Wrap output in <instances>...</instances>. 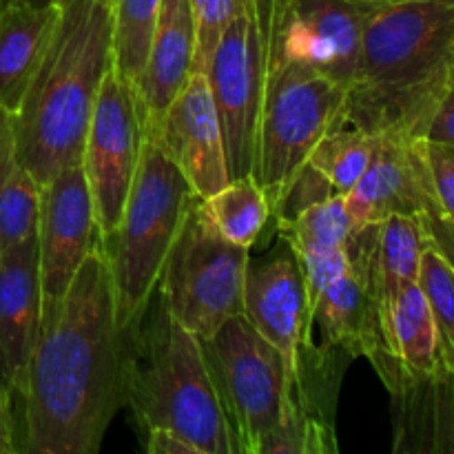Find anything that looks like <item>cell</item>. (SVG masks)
Segmentation results:
<instances>
[{
	"label": "cell",
	"instance_id": "6da1fadb",
	"mask_svg": "<svg viewBox=\"0 0 454 454\" xmlns=\"http://www.w3.org/2000/svg\"><path fill=\"white\" fill-rule=\"evenodd\" d=\"M20 399V448L31 454H96L115 412L127 403L124 331L100 244L65 297L43 306Z\"/></svg>",
	"mask_w": 454,
	"mask_h": 454
},
{
	"label": "cell",
	"instance_id": "7a4b0ae2",
	"mask_svg": "<svg viewBox=\"0 0 454 454\" xmlns=\"http://www.w3.org/2000/svg\"><path fill=\"white\" fill-rule=\"evenodd\" d=\"M452 80L454 0L372 3L341 124L424 136Z\"/></svg>",
	"mask_w": 454,
	"mask_h": 454
},
{
	"label": "cell",
	"instance_id": "3957f363",
	"mask_svg": "<svg viewBox=\"0 0 454 454\" xmlns=\"http://www.w3.org/2000/svg\"><path fill=\"white\" fill-rule=\"evenodd\" d=\"M114 12L102 0H58L47 53L12 114L16 151L40 186L82 160L102 80L114 67Z\"/></svg>",
	"mask_w": 454,
	"mask_h": 454
},
{
	"label": "cell",
	"instance_id": "277c9868",
	"mask_svg": "<svg viewBox=\"0 0 454 454\" xmlns=\"http://www.w3.org/2000/svg\"><path fill=\"white\" fill-rule=\"evenodd\" d=\"M124 381L145 433L167 428L198 454H233L200 337L176 322L160 297L124 331Z\"/></svg>",
	"mask_w": 454,
	"mask_h": 454
},
{
	"label": "cell",
	"instance_id": "5b68a950",
	"mask_svg": "<svg viewBox=\"0 0 454 454\" xmlns=\"http://www.w3.org/2000/svg\"><path fill=\"white\" fill-rule=\"evenodd\" d=\"M193 198L180 168L146 131L122 217L111 233L100 238L122 331L131 328L149 306Z\"/></svg>",
	"mask_w": 454,
	"mask_h": 454
},
{
	"label": "cell",
	"instance_id": "8992f818",
	"mask_svg": "<svg viewBox=\"0 0 454 454\" xmlns=\"http://www.w3.org/2000/svg\"><path fill=\"white\" fill-rule=\"evenodd\" d=\"M346 89L326 75L284 60L264 40V89L253 177L270 211L328 131L341 124Z\"/></svg>",
	"mask_w": 454,
	"mask_h": 454
},
{
	"label": "cell",
	"instance_id": "52a82bcc",
	"mask_svg": "<svg viewBox=\"0 0 454 454\" xmlns=\"http://www.w3.org/2000/svg\"><path fill=\"white\" fill-rule=\"evenodd\" d=\"M247 269L248 248L222 238L195 195L164 260L158 297L176 322L204 340L244 313Z\"/></svg>",
	"mask_w": 454,
	"mask_h": 454
},
{
	"label": "cell",
	"instance_id": "ba28073f",
	"mask_svg": "<svg viewBox=\"0 0 454 454\" xmlns=\"http://www.w3.org/2000/svg\"><path fill=\"white\" fill-rule=\"evenodd\" d=\"M215 386L233 454H257L262 439L282 419L291 381L279 350L242 315L200 340Z\"/></svg>",
	"mask_w": 454,
	"mask_h": 454
},
{
	"label": "cell",
	"instance_id": "9c48e42d",
	"mask_svg": "<svg viewBox=\"0 0 454 454\" xmlns=\"http://www.w3.org/2000/svg\"><path fill=\"white\" fill-rule=\"evenodd\" d=\"M204 75L220 118L231 180L253 176L264 89V27L257 0L222 31Z\"/></svg>",
	"mask_w": 454,
	"mask_h": 454
},
{
	"label": "cell",
	"instance_id": "30bf717a",
	"mask_svg": "<svg viewBox=\"0 0 454 454\" xmlns=\"http://www.w3.org/2000/svg\"><path fill=\"white\" fill-rule=\"evenodd\" d=\"M264 40L288 62L350 87L362 53L368 0H257Z\"/></svg>",
	"mask_w": 454,
	"mask_h": 454
},
{
	"label": "cell",
	"instance_id": "8fae6325",
	"mask_svg": "<svg viewBox=\"0 0 454 454\" xmlns=\"http://www.w3.org/2000/svg\"><path fill=\"white\" fill-rule=\"evenodd\" d=\"M146 122L136 84L120 78L111 67L102 80L82 149L84 177L100 235L111 233L122 217L140 164Z\"/></svg>",
	"mask_w": 454,
	"mask_h": 454
},
{
	"label": "cell",
	"instance_id": "7c38bea8",
	"mask_svg": "<svg viewBox=\"0 0 454 454\" xmlns=\"http://www.w3.org/2000/svg\"><path fill=\"white\" fill-rule=\"evenodd\" d=\"M244 317L279 350L295 393L301 380V357L313 346V335L304 273L295 251L284 238L264 257L248 260Z\"/></svg>",
	"mask_w": 454,
	"mask_h": 454
},
{
	"label": "cell",
	"instance_id": "4fadbf2b",
	"mask_svg": "<svg viewBox=\"0 0 454 454\" xmlns=\"http://www.w3.org/2000/svg\"><path fill=\"white\" fill-rule=\"evenodd\" d=\"M35 238L43 306H49L65 297L80 266L102 238L82 160L65 167L40 186Z\"/></svg>",
	"mask_w": 454,
	"mask_h": 454
},
{
	"label": "cell",
	"instance_id": "5bb4252c",
	"mask_svg": "<svg viewBox=\"0 0 454 454\" xmlns=\"http://www.w3.org/2000/svg\"><path fill=\"white\" fill-rule=\"evenodd\" d=\"M372 226L353 233L348 248L350 269L333 282L310 306V335H319V357L331 362L335 353L353 357H368L375 366L384 357L380 306L368 279V244Z\"/></svg>",
	"mask_w": 454,
	"mask_h": 454
},
{
	"label": "cell",
	"instance_id": "9a60e30c",
	"mask_svg": "<svg viewBox=\"0 0 454 454\" xmlns=\"http://www.w3.org/2000/svg\"><path fill=\"white\" fill-rule=\"evenodd\" d=\"M146 131L180 168L198 198H211L231 182L220 118L204 74L193 71Z\"/></svg>",
	"mask_w": 454,
	"mask_h": 454
},
{
	"label": "cell",
	"instance_id": "2e32d148",
	"mask_svg": "<svg viewBox=\"0 0 454 454\" xmlns=\"http://www.w3.org/2000/svg\"><path fill=\"white\" fill-rule=\"evenodd\" d=\"M344 198L355 229L380 224L390 215H424L439 208L426 137L411 133L380 136L372 162Z\"/></svg>",
	"mask_w": 454,
	"mask_h": 454
},
{
	"label": "cell",
	"instance_id": "e0dca14e",
	"mask_svg": "<svg viewBox=\"0 0 454 454\" xmlns=\"http://www.w3.org/2000/svg\"><path fill=\"white\" fill-rule=\"evenodd\" d=\"M43 319L38 238L0 251V386L12 397L25 390Z\"/></svg>",
	"mask_w": 454,
	"mask_h": 454
},
{
	"label": "cell",
	"instance_id": "ac0fdd59",
	"mask_svg": "<svg viewBox=\"0 0 454 454\" xmlns=\"http://www.w3.org/2000/svg\"><path fill=\"white\" fill-rule=\"evenodd\" d=\"M384 357L375 371L393 393L406 381L430 375L446 362L442 333L419 284L402 288L380 306Z\"/></svg>",
	"mask_w": 454,
	"mask_h": 454
},
{
	"label": "cell",
	"instance_id": "d6986e66",
	"mask_svg": "<svg viewBox=\"0 0 454 454\" xmlns=\"http://www.w3.org/2000/svg\"><path fill=\"white\" fill-rule=\"evenodd\" d=\"M395 450L454 452V359L393 390Z\"/></svg>",
	"mask_w": 454,
	"mask_h": 454
},
{
	"label": "cell",
	"instance_id": "ffe728a7",
	"mask_svg": "<svg viewBox=\"0 0 454 454\" xmlns=\"http://www.w3.org/2000/svg\"><path fill=\"white\" fill-rule=\"evenodd\" d=\"M195 34L189 0H162L149 58L136 89L146 109V127L155 122L193 74Z\"/></svg>",
	"mask_w": 454,
	"mask_h": 454
},
{
	"label": "cell",
	"instance_id": "44dd1931",
	"mask_svg": "<svg viewBox=\"0 0 454 454\" xmlns=\"http://www.w3.org/2000/svg\"><path fill=\"white\" fill-rule=\"evenodd\" d=\"M58 22V3L31 7L13 0L0 12V109L16 114L47 53Z\"/></svg>",
	"mask_w": 454,
	"mask_h": 454
},
{
	"label": "cell",
	"instance_id": "7402d4cb",
	"mask_svg": "<svg viewBox=\"0 0 454 454\" xmlns=\"http://www.w3.org/2000/svg\"><path fill=\"white\" fill-rule=\"evenodd\" d=\"M428 247L430 239L421 215H390L372 226L366 266L377 306L402 288L417 284L421 257Z\"/></svg>",
	"mask_w": 454,
	"mask_h": 454
},
{
	"label": "cell",
	"instance_id": "603a6c76",
	"mask_svg": "<svg viewBox=\"0 0 454 454\" xmlns=\"http://www.w3.org/2000/svg\"><path fill=\"white\" fill-rule=\"evenodd\" d=\"M40 184L20 162L12 114L0 109V251L35 235Z\"/></svg>",
	"mask_w": 454,
	"mask_h": 454
},
{
	"label": "cell",
	"instance_id": "cb8c5ba5",
	"mask_svg": "<svg viewBox=\"0 0 454 454\" xmlns=\"http://www.w3.org/2000/svg\"><path fill=\"white\" fill-rule=\"evenodd\" d=\"M202 207L217 233L244 248L257 242L273 215L266 193L253 176L231 180L224 189L202 200Z\"/></svg>",
	"mask_w": 454,
	"mask_h": 454
},
{
	"label": "cell",
	"instance_id": "d4e9b609",
	"mask_svg": "<svg viewBox=\"0 0 454 454\" xmlns=\"http://www.w3.org/2000/svg\"><path fill=\"white\" fill-rule=\"evenodd\" d=\"M162 0H115L114 12V69L120 78L137 84L149 58L151 40L158 27Z\"/></svg>",
	"mask_w": 454,
	"mask_h": 454
},
{
	"label": "cell",
	"instance_id": "484cf974",
	"mask_svg": "<svg viewBox=\"0 0 454 454\" xmlns=\"http://www.w3.org/2000/svg\"><path fill=\"white\" fill-rule=\"evenodd\" d=\"M377 142L380 136H371L362 129L341 124L315 145L306 162L317 168L337 193L346 195L366 173L377 151Z\"/></svg>",
	"mask_w": 454,
	"mask_h": 454
},
{
	"label": "cell",
	"instance_id": "4316f807",
	"mask_svg": "<svg viewBox=\"0 0 454 454\" xmlns=\"http://www.w3.org/2000/svg\"><path fill=\"white\" fill-rule=\"evenodd\" d=\"M355 231L344 195H333L306 208L288 224L278 226V235L291 244L297 257L346 247Z\"/></svg>",
	"mask_w": 454,
	"mask_h": 454
},
{
	"label": "cell",
	"instance_id": "83f0119b",
	"mask_svg": "<svg viewBox=\"0 0 454 454\" xmlns=\"http://www.w3.org/2000/svg\"><path fill=\"white\" fill-rule=\"evenodd\" d=\"M417 284L424 291L437 319L443 350L448 357L454 359V269L443 260L437 248L428 247L424 251Z\"/></svg>",
	"mask_w": 454,
	"mask_h": 454
},
{
	"label": "cell",
	"instance_id": "f1b7e54d",
	"mask_svg": "<svg viewBox=\"0 0 454 454\" xmlns=\"http://www.w3.org/2000/svg\"><path fill=\"white\" fill-rule=\"evenodd\" d=\"M251 0H189L191 12L195 20V34H198V47H195L193 71L204 74L207 71L211 53L220 40L222 31L238 13L247 9Z\"/></svg>",
	"mask_w": 454,
	"mask_h": 454
},
{
	"label": "cell",
	"instance_id": "f546056e",
	"mask_svg": "<svg viewBox=\"0 0 454 454\" xmlns=\"http://www.w3.org/2000/svg\"><path fill=\"white\" fill-rule=\"evenodd\" d=\"M333 195L340 193L333 189L331 182H328L317 168L310 167L309 162H304L300 171L295 173V177L291 180V184L286 186V191H284V195L279 198V202L275 204V222H278V226L288 224V222L295 220L300 213H304L306 208L315 207V204L324 202V200L333 198Z\"/></svg>",
	"mask_w": 454,
	"mask_h": 454
},
{
	"label": "cell",
	"instance_id": "4dcf8cb0",
	"mask_svg": "<svg viewBox=\"0 0 454 454\" xmlns=\"http://www.w3.org/2000/svg\"><path fill=\"white\" fill-rule=\"evenodd\" d=\"M304 273L306 293H309V304L313 306L315 300L331 286L333 282L341 278L350 269L348 248H333V251L313 253V255L297 257Z\"/></svg>",
	"mask_w": 454,
	"mask_h": 454
},
{
	"label": "cell",
	"instance_id": "1f68e13d",
	"mask_svg": "<svg viewBox=\"0 0 454 454\" xmlns=\"http://www.w3.org/2000/svg\"><path fill=\"white\" fill-rule=\"evenodd\" d=\"M426 158L439 208L454 217V149L426 140Z\"/></svg>",
	"mask_w": 454,
	"mask_h": 454
},
{
	"label": "cell",
	"instance_id": "d6a6232c",
	"mask_svg": "<svg viewBox=\"0 0 454 454\" xmlns=\"http://www.w3.org/2000/svg\"><path fill=\"white\" fill-rule=\"evenodd\" d=\"M424 137L428 142H434V145L452 146L454 149V80L442 96V100H439L434 114L430 115Z\"/></svg>",
	"mask_w": 454,
	"mask_h": 454
},
{
	"label": "cell",
	"instance_id": "836d02e7",
	"mask_svg": "<svg viewBox=\"0 0 454 454\" xmlns=\"http://www.w3.org/2000/svg\"><path fill=\"white\" fill-rule=\"evenodd\" d=\"M421 220H424L430 247L437 248L443 260L454 269V217L446 215L442 208H433V211L424 213Z\"/></svg>",
	"mask_w": 454,
	"mask_h": 454
},
{
	"label": "cell",
	"instance_id": "e575fe53",
	"mask_svg": "<svg viewBox=\"0 0 454 454\" xmlns=\"http://www.w3.org/2000/svg\"><path fill=\"white\" fill-rule=\"evenodd\" d=\"M13 452H20L16 417H13V397L0 386V454Z\"/></svg>",
	"mask_w": 454,
	"mask_h": 454
},
{
	"label": "cell",
	"instance_id": "d590c367",
	"mask_svg": "<svg viewBox=\"0 0 454 454\" xmlns=\"http://www.w3.org/2000/svg\"><path fill=\"white\" fill-rule=\"evenodd\" d=\"M146 452L149 454H198L193 446L180 434L167 428L146 430Z\"/></svg>",
	"mask_w": 454,
	"mask_h": 454
},
{
	"label": "cell",
	"instance_id": "8d00e7d4",
	"mask_svg": "<svg viewBox=\"0 0 454 454\" xmlns=\"http://www.w3.org/2000/svg\"><path fill=\"white\" fill-rule=\"evenodd\" d=\"M16 3L31 4V7H51V4H56L58 0H16Z\"/></svg>",
	"mask_w": 454,
	"mask_h": 454
},
{
	"label": "cell",
	"instance_id": "74e56055",
	"mask_svg": "<svg viewBox=\"0 0 454 454\" xmlns=\"http://www.w3.org/2000/svg\"><path fill=\"white\" fill-rule=\"evenodd\" d=\"M12 3H13V0H0V12H3L4 7H9Z\"/></svg>",
	"mask_w": 454,
	"mask_h": 454
},
{
	"label": "cell",
	"instance_id": "f35d334b",
	"mask_svg": "<svg viewBox=\"0 0 454 454\" xmlns=\"http://www.w3.org/2000/svg\"><path fill=\"white\" fill-rule=\"evenodd\" d=\"M368 3H399V0H368Z\"/></svg>",
	"mask_w": 454,
	"mask_h": 454
},
{
	"label": "cell",
	"instance_id": "ab89813d",
	"mask_svg": "<svg viewBox=\"0 0 454 454\" xmlns=\"http://www.w3.org/2000/svg\"><path fill=\"white\" fill-rule=\"evenodd\" d=\"M102 3H105V4H109V7H114V3H115V0H102Z\"/></svg>",
	"mask_w": 454,
	"mask_h": 454
}]
</instances>
